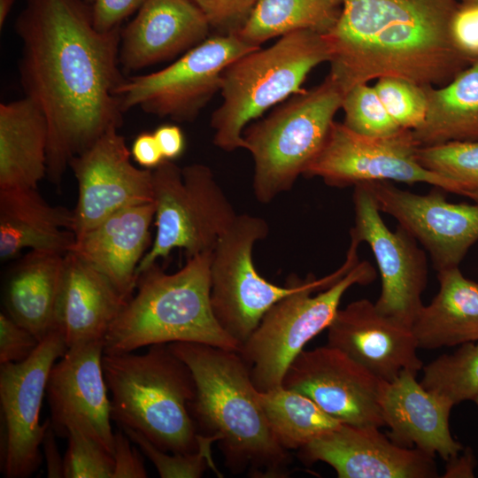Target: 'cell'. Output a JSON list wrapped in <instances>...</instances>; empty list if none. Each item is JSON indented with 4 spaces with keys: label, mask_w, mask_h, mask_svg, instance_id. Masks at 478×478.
<instances>
[{
    "label": "cell",
    "mask_w": 478,
    "mask_h": 478,
    "mask_svg": "<svg viewBox=\"0 0 478 478\" xmlns=\"http://www.w3.org/2000/svg\"><path fill=\"white\" fill-rule=\"evenodd\" d=\"M168 345L192 373L196 393L189 412L197 430L217 439L229 471L288 477L289 451L275 438L239 351L189 342Z\"/></svg>",
    "instance_id": "3"
},
{
    "label": "cell",
    "mask_w": 478,
    "mask_h": 478,
    "mask_svg": "<svg viewBox=\"0 0 478 478\" xmlns=\"http://www.w3.org/2000/svg\"><path fill=\"white\" fill-rule=\"evenodd\" d=\"M416 157L425 168L455 181L461 196L478 202V141L420 146Z\"/></svg>",
    "instance_id": "33"
},
{
    "label": "cell",
    "mask_w": 478,
    "mask_h": 478,
    "mask_svg": "<svg viewBox=\"0 0 478 478\" xmlns=\"http://www.w3.org/2000/svg\"><path fill=\"white\" fill-rule=\"evenodd\" d=\"M73 211L46 203L36 189H0V258L24 249L66 254L75 243Z\"/></svg>",
    "instance_id": "25"
},
{
    "label": "cell",
    "mask_w": 478,
    "mask_h": 478,
    "mask_svg": "<svg viewBox=\"0 0 478 478\" xmlns=\"http://www.w3.org/2000/svg\"><path fill=\"white\" fill-rule=\"evenodd\" d=\"M474 403L476 404L477 407H478V395L475 397V398L474 399Z\"/></svg>",
    "instance_id": "48"
},
{
    "label": "cell",
    "mask_w": 478,
    "mask_h": 478,
    "mask_svg": "<svg viewBox=\"0 0 478 478\" xmlns=\"http://www.w3.org/2000/svg\"><path fill=\"white\" fill-rule=\"evenodd\" d=\"M257 398L275 438L289 451L301 449L343 424L306 396L282 385L257 390Z\"/></svg>",
    "instance_id": "31"
},
{
    "label": "cell",
    "mask_w": 478,
    "mask_h": 478,
    "mask_svg": "<svg viewBox=\"0 0 478 478\" xmlns=\"http://www.w3.org/2000/svg\"><path fill=\"white\" fill-rule=\"evenodd\" d=\"M260 47L235 35H214L166 67L127 76L116 89L123 112H144L176 122H191L220 90L221 76L233 61Z\"/></svg>",
    "instance_id": "11"
},
{
    "label": "cell",
    "mask_w": 478,
    "mask_h": 478,
    "mask_svg": "<svg viewBox=\"0 0 478 478\" xmlns=\"http://www.w3.org/2000/svg\"><path fill=\"white\" fill-rule=\"evenodd\" d=\"M14 0H0V28L5 24L7 17L12 9Z\"/></svg>",
    "instance_id": "47"
},
{
    "label": "cell",
    "mask_w": 478,
    "mask_h": 478,
    "mask_svg": "<svg viewBox=\"0 0 478 478\" xmlns=\"http://www.w3.org/2000/svg\"><path fill=\"white\" fill-rule=\"evenodd\" d=\"M382 103L395 122L404 129L414 130L425 120L427 96L424 87L397 77H382L374 86Z\"/></svg>",
    "instance_id": "36"
},
{
    "label": "cell",
    "mask_w": 478,
    "mask_h": 478,
    "mask_svg": "<svg viewBox=\"0 0 478 478\" xmlns=\"http://www.w3.org/2000/svg\"><path fill=\"white\" fill-rule=\"evenodd\" d=\"M66 438L64 478H112L113 457L103 445L77 428H70Z\"/></svg>",
    "instance_id": "37"
},
{
    "label": "cell",
    "mask_w": 478,
    "mask_h": 478,
    "mask_svg": "<svg viewBox=\"0 0 478 478\" xmlns=\"http://www.w3.org/2000/svg\"><path fill=\"white\" fill-rule=\"evenodd\" d=\"M40 342L6 312L0 313V365L27 359Z\"/></svg>",
    "instance_id": "39"
},
{
    "label": "cell",
    "mask_w": 478,
    "mask_h": 478,
    "mask_svg": "<svg viewBox=\"0 0 478 478\" xmlns=\"http://www.w3.org/2000/svg\"><path fill=\"white\" fill-rule=\"evenodd\" d=\"M461 451L447 460L448 463L443 477H474L475 466L474 453L469 448L463 452Z\"/></svg>",
    "instance_id": "46"
},
{
    "label": "cell",
    "mask_w": 478,
    "mask_h": 478,
    "mask_svg": "<svg viewBox=\"0 0 478 478\" xmlns=\"http://www.w3.org/2000/svg\"><path fill=\"white\" fill-rule=\"evenodd\" d=\"M212 253L188 258L173 274L155 263L138 274L137 292L110 327L104 353L131 352L176 342L239 351L241 345L218 322L211 303Z\"/></svg>",
    "instance_id": "4"
},
{
    "label": "cell",
    "mask_w": 478,
    "mask_h": 478,
    "mask_svg": "<svg viewBox=\"0 0 478 478\" xmlns=\"http://www.w3.org/2000/svg\"><path fill=\"white\" fill-rule=\"evenodd\" d=\"M354 227L351 236L369 245L382 279L374 303L382 315L412 328L423 306L421 295L428 281V261L418 241L404 227L390 230L364 183L354 186Z\"/></svg>",
    "instance_id": "14"
},
{
    "label": "cell",
    "mask_w": 478,
    "mask_h": 478,
    "mask_svg": "<svg viewBox=\"0 0 478 478\" xmlns=\"http://www.w3.org/2000/svg\"><path fill=\"white\" fill-rule=\"evenodd\" d=\"M427 113L412 130L420 146L478 141V59L441 87H424Z\"/></svg>",
    "instance_id": "29"
},
{
    "label": "cell",
    "mask_w": 478,
    "mask_h": 478,
    "mask_svg": "<svg viewBox=\"0 0 478 478\" xmlns=\"http://www.w3.org/2000/svg\"><path fill=\"white\" fill-rule=\"evenodd\" d=\"M118 128H112L69 166L78 182L72 231L75 237L124 208L153 202L152 170L138 168Z\"/></svg>",
    "instance_id": "16"
},
{
    "label": "cell",
    "mask_w": 478,
    "mask_h": 478,
    "mask_svg": "<svg viewBox=\"0 0 478 478\" xmlns=\"http://www.w3.org/2000/svg\"><path fill=\"white\" fill-rule=\"evenodd\" d=\"M55 436L56 434L50 425L42 443L46 463V474L48 478H64V457L62 458L59 453Z\"/></svg>",
    "instance_id": "45"
},
{
    "label": "cell",
    "mask_w": 478,
    "mask_h": 478,
    "mask_svg": "<svg viewBox=\"0 0 478 478\" xmlns=\"http://www.w3.org/2000/svg\"><path fill=\"white\" fill-rule=\"evenodd\" d=\"M152 184L156 235L138 266L137 277L174 249L183 250L187 258L212 253L237 217L205 165L181 168L165 159L152 170Z\"/></svg>",
    "instance_id": "9"
},
{
    "label": "cell",
    "mask_w": 478,
    "mask_h": 478,
    "mask_svg": "<svg viewBox=\"0 0 478 478\" xmlns=\"http://www.w3.org/2000/svg\"><path fill=\"white\" fill-rule=\"evenodd\" d=\"M49 124L30 98L0 104V189H36L47 175Z\"/></svg>",
    "instance_id": "26"
},
{
    "label": "cell",
    "mask_w": 478,
    "mask_h": 478,
    "mask_svg": "<svg viewBox=\"0 0 478 478\" xmlns=\"http://www.w3.org/2000/svg\"><path fill=\"white\" fill-rule=\"evenodd\" d=\"M364 184L380 211L397 220L427 250L437 272L458 267L478 241V202H448L439 188L420 195L390 181Z\"/></svg>",
    "instance_id": "17"
},
{
    "label": "cell",
    "mask_w": 478,
    "mask_h": 478,
    "mask_svg": "<svg viewBox=\"0 0 478 478\" xmlns=\"http://www.w3.org/2000/svg\"><path fill=\"white\" fill-rule=\"evenodd\" d=\"M328 344L385 382L404 371L417 374L423 367L412 328L380 313L368 299L338 310L328 328Z\"/></svg>",
    "instance_id": "20"
},
{
    "label": "cell",
    "mask_w": 478,
    "mask_h": 478,
    "mask_svg": "<svg viewBox=\"0 0 478 478\" xmlns=\"http://www.w3.org/2000/svg\"><path fill=\"white\" fill-rule=\"evenodd\" d=\"M457 7L458 0H343L337 23L324 35L328 74L344 94L387 76L447 84L470 65L453 38Z\"/></svg>",
    "instance_id": "2"
},
{
    "label": "cell",
    "mask_w": 478,
    "mask_h": 478,
    "mask_svg": "<svg viewBox=\"0 0 478 478\" xmlns=\"http://www.w3.org/2000/svg\"><path fill=\"white\" fill-rule=\"evenodd\" d=\"M329 59L324 35L297 30L229 64L221 76V104L211 117L215 146L225 151L245 149L243 134L251 121L303 91L310 72Z\"/></svg>",
    "instance_id": "6"
},
{
    "label": "cell",
    "mask_w": 478,
    "mask_h": 478,
    "mask_svg": "<svg viewBox=\"0 0 478 478\" xmlns=\"http://www.w3.org/2000/svg\"><path fill=\"white\" fill-rule=\"evenodd\" d=\"M104 353V341L68 348L50 371L45 397L57 436L66 438L68 429L77 428L112 454L114 432Z\"/></svg>",
    "instance_id": "18"
},
{
    "label": "cell",
    "mask_w": 478,
    "mask_h": 478,
    "mask_svg": "<svg viewBox=\"0 0 478 478\" xmlns=\"http://www.w3.org/2000/svg\"><path fill=\"white\" fill-rule=\"evenodd\" d=\"M268 233L264 219L237 215L212 252V307L221 328L240 345L274 304L297 290L305 281L290 275L285 286H278L258 273L253 248Z\"/></svg>",
    "instance_id": "10"
},
{
    "label": "cell",
    "mask_w": 478,
    "mask_h": 478,
    "mask_svg": "<svg viewBox=\"0 0 478 478\" xmlns=\"http://www.w3.org/2000/svg\"><path fill=\"white\" fill-rule=\"evenodd\" d=\"M65 255L31 251L11 271L5 284L6 313L39 342L55 329Z\"/></svg>",
    "instance_id": "27"
},
{
    "label": "cell",
    "mask_w": 478,
    "mask_h": 478,
    "mask_svg": "<svg viewBox=\"0 0 478 478\" xmlns=\"http://www.w3.org/2000/svg\"><path fill=\"white\" fill-rule=\"evenodd\" d=\"M146 0H95L92 4L93 22L100 32L121 27L122 22L138 11Z\"/></svg>",
    "instance_id": "42"
},
{
    "label": "cell",
    "mask_w": 478,
    "mask_h": 478,
    "mask_svg": "<svg viewBox=\"0 0 478 478\" xmlns=\"http://www.w3.org/2000/svg\"><path fill=\"white\" fill-rule=\"evenodd\" d=\"M380 405L388 436L397 444L438 454L446 461L462 451L449 428L453 405L426 389L416 374L404 371L384 382Z\"/></svg>",
    "instance_id": "22"
},
{
    "label": "cell",
    "mask_w": 478,
    "mask_h": 478,
    "mask_svg": "<svg viewBox=\"0 0 478 478\" xmlns=\"http://www.w3.org/2000/svg\"><path fill=\"white\" fill-rule=\"evenodd\" d=\"M343 0H258L249 19L235 34L257 47L297 30L326 35L337 23Z\"/></svg>",
    "instance_id": "30"
},
{
    "label": "cell",
    "mask_w": 478,
    "mask_h": 478,
    "mask_svg": "<svg viewBox=\"0 0 478 478\" xmlns=\"http://www.w3.org/2000/svg\"><path fill=\"white\" fill-rule=\"evenodd\" d=\"M67 346L54 329L34 352L18 363L0 365V471L6 478H27L40 467L50 418L40 412L50 371Z\"/></svg>",
    "instance_id": "12"
},
{
    "label": "cell",
    "mask_w": 478,
    "mask_h": 478,
    "mask_svg": "<svg viewBox=\"0 0 478 478\" xmlns=\"http://www.w3.org/2000/svg\"><path fill=\"white\" fill-rule=\"evenodd\" d=\"M103 370L118 427L145 436L171 453L198 450L199 434L189 412L196 393L189 367L167 343L145 353H104Z\"/></svg>",
    "instance_id": "5"
},
{
    "label": "cell",
    "mask_w": 478,
    "mask_h": 478,
    "mask_svg": "<svg viewBox=\"0 0 478 478\" xmlns=\"http://www.w3.org/2000/svg\"><path fill=\"white\" fill-rule=\"evenodd\" d=\"M344 92L328 74L266 118L247 126L243 137L254 162L253 193L262 204L289 191L322 148Z\"/></svg>",
    "instance_id": "8"
},
{
    "label": "cell",
    "mask_w": 478,
    "mask_h": 478,
    "mask_svg": "<svg viewBox=\"0 0 478 478\" xmlns=\"http://www.w3.org/2000/svg\"><path fill=\"white\" fill-rule=\"evenodd\" d=\"M210 24L193 0H146L120 33L123 73L170 60L209 37Z\"/></svg>",
    "instance_id": "21"
},
{
    "label": "cell",
    "mask_w": 478,
    "mask_h": 478,
    "mask_svg": "<svg viewBox=\"0 0 478 478\" xmlns=\"http://www.w3.org/2000/svg\"><path fill=\"white\" fill-rule=\"evenodd\" d=\"M373 426L343 423L301 449L305 464L318 461L334 468L339 478H436L435 456L403 447Z\"/></svg>",
    "instance_id": "19"
},
{
    "label": "cell",
    "mask_w": 478,
    "mask_h": 478,
    "mask_svg": "<svg viewBox=\"0 0 478 478\" xmlns=\"http://www.w3.org/2000/svg\"><path fill=\"white\" fill-rule=\"evenodd\" d=\"M358 243L351 240L344 263L322 278L309 274L303 285L274 304L241 345L254 387L267 391L282 385L284 374L304 347L328 328L344 293L353 285L371 283L373 266L358 260Z\"/></svg>",
    "instance_id": "7"
},
{
    "label": "cell",
    "mask_w": 478,
    "mask_h": 478,
    "mask_svg": "<svg viewBox=\"0 0 478 478\" xmlns=\"http://www.w3.org/2000/svg\"><path fill=\"white\" fill-rule=\"evenodd\" d=\"M130 151L135 161L145 169L153 170L165 160L153 133L139 134Z\"/></svg>",
    "instance_id": "43"
},
{
    "label": "cell",
    "mask_w": 478,
    "mask_h": 478,
    "mask_svg": "<svg viewBox=\"0 0 478 478\" xmlns=\"http://www.w3.org/2000/svg\"><path fill=\"white\" fill-rule=\"evenodd\" d=\"M419 147L410 129L373 138L334 121L322 148L303 175L321 178L326 184L339 188L370 181L428 183L461 196L455 181L420 164L416 157Z\"/></svg>",
    "instance_id": "13"
},
{
    "label": "cell",
    "mask_w": 478,
    "mask_h": 478,
    "mask_svg": "<svg viewBox=\"0 0 478 478\" xmlns=\"http://www.w3.org/2000/svg\"><path fill=\"white\" fill-rule=\"evenodd\" d=\"M420 384L453 405L478 395V341L460 344L425 366Z\"/></svg>",
    "instance_id": "32"
},
{
    "label": "cell",
    "mask_w": 478,
    "mask_h": 478,
    "mask_svg": "<svg viewBox=\"0 0 478 478\" xmlns=\"http://www.w3.org/2000/svg\"><path fill=\"white\" fill-rule=\"evenodd\" d=\"M154 203L124 208L76 236L70 251L105 276L128 301L134 295L137 268L150 243Z\"/></svg>",
    "instance_id": "23"
},
{
    "label": "cell",
    "mask_w": 478,
    "mask_h": 478,
    "mask_svg": "<svg viewBox=\"0 0 478 478\" xmlns=\"http://www.w3.org/2000/svg\"><path fill=\"white\" fill-rule=\"evenodd\" d=\"M153 135L165 159L173 160L182 154L185 148V139L178 126L171 124L159 126L153 132Z\"/></svg>",
    "instance_id": "44"
},
{
    "label": "cell",
    "mask_w": 478,
    "mask_h": 478,
    "mask_svg": "<svg viewBox=\"0 0 478 478\" xmlns=\"http://www.w3.org/2000/svg\"><path fill=\"white\" fill-rule=\"evenodd\" d=\"M150 460L162 478H198L207 468L218 473L212 458V444L217 442L214 436L199 434L198 450L191 453L168 454L155 446L139 432L121 428Z\"/></svg>",
    "instance_id": "35"
},
{
    "label": "cell",
    "mask_w": 478,
    "mask_h": 478,
    "mask_svg": "<svg viewBox=\"0 0 478 478\" xmlns=\"http://www.w3.org/2000/svg\"><path fill=\"white\" fill-rule=\"evenodd\" d=\"M455 44L470 64L478 59V0H458L452 24Z\"/></svg>",
    "instance_id": "40"
},
{
    "label": "cell",
    "mask_w": 478,
    "mask_h": 478,
    "mask_svg": "<svg viewBox=\"0 0 478 478\" xmlns=\"http://www.w3.org/2000/svg\"><path fill=\"white\" fill-rule=\"evenodd\" d=\"M86 1L92 4L95 0H86Z\"/></svg>",
    "instance_id": "49"
},
{
    "label": "cell",
    "mask_w": 478,
    "mask_h": 478,
    "mask_svg": "<svg viewBox=\"0 0 478 478\" xmlns=\"http://www.w3.org/2000/svg\"><path fill=\"white\" fill-rule=\"evenodd\" d=\"M439 290L421 307L412 330L419 348L434 350L478 341V282L458 267L437 272Z\"/></svg>",
    "instance_id": "28"
},
{
    "label": "cell",
    "mask_w": 478,
    "mask_h": 478,
    "mask_svg": "<svg viewBox=\"0 0 478 478\" xmlns=\"http://www.w3.org/2000/svg\"><path fill=\"white\" fill-rule=\"evenodd\" d=\"M384 382L327 344L303 350L288 367L282 386L306 396L342 423L382 428Z\"/></svg>",
    "instance_id": "15"
},
{
    "label": "cell",
    "mask_w": 478,
    "mask_h": 478,
    "mask_svg": "<svg viewBox=\"0 0 478 478\" xmlns=\"http://www.w3.org/2000/svg\"><path fill=\"white\" fill-rule=\"evenodd\" d=\"M127 301L110 281L73 251L65 255L55 329L67 349L104 341Z\"/></svg>",
    "instance_id": "24"
},
{
    "label": "cell",
    "mask_w": 478,
    "mask_h": 478,
    "mask_svg": "<svg viewBox=\"0 0 478 478\" xmlns=\"http://www.w3.org/2000/svg\"><path fill=\"white\" fill-rule=\"evenodd\" d=\"M205 15L215 35H235L258 0H193Z\"/></svg>",
    "instance_id": "38"
},
{
    "label": "cell",
    "mask_w": 478,
    "mask_h": 478,
    "mask_svg": "<svg viewBox=\"0 0 478 478\" xmlns=\"http://www.w3.org/2000/svg\"><path fill=\"white\" fill-rule=\"evenodd\" d=\"M343 124L356 134L382 138L400 132V127L387 112L374 86L359 83L343 96Z\"/></svg>",
    "instance_id": "34"
},
{
    "label": "cell",
    "mask_w": 478,
    "mask_h": 478,
    "mask_svg": "<svg viewBox=\"0 0 478 478\" xmlns=\"http://www.w3.org/2000/svg\"><path fill=\"white\" fill-rule=\"evenodd\" d=\"M14 27L20 83L48 120L47 176L58 185L74 157L123 124L122 27L98 31L86 0H26Z\"/></svg>",
    "instance_id": "1"
},
{
    "label": "cell",
    "mask_w": 478,
    "mask_h": 478,
    "mask_svg": "<svg viewBox=\"0 0 478 478\" xmlns=\"http://www.w3.org/2000/svg\"><path fill=\"white\" fill-rule=\"evenodd\" d=\"M120 428L114 432L112 478H146L147 471L142 455Z\"/></svg>",
    "instance_id": "41"
}]
</instances>
